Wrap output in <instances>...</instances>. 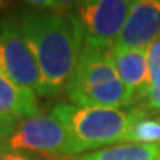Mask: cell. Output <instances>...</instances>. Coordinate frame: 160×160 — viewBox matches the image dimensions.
I'll return each mask as SVG.
<instances>
[{"instance_id":"2e32d148","label":"cell","mask_w":160,"mask_h":160,"mask_svg":"<svg viewBox=\"0 0 160 160\" xmlns=\"http://www.w3.org/2000/svg\"><path fill=\"white\" fill-rule=\"evenodd\" d=\"M0 5H2V2H0Z\"/></svg>"},{"instance_id":"8992f818","label":"cell","mask_w":160,"mask_h":160,"mask_svg":"<svg viewBox=\"0 0 160 160\" xmlns=\"http://www.w3.org/2000/svg\"><path fill=\"white\" fill-rule=\"evenodd\" d=\"M117 79L119 76L108 51H98L89 46H82L79 61L65 92L73 104L85 93L97 91Z\"/></svg>"},{"instance_id":"4fadbf2b","label":"cell","mask_w":160,"mask_h":160,"mask_svg":"<svg viewBox=\"0 0 160 160\" xmlns=\"http://www.w3.org/2000/svg\"><path fill=\"white\" fill-rule=\"evenodd\" d=\"M0 160H46L43 156L28 153V151H19V150L0 148Z\"/></svg>"},{"instance_id":"9c48e42d","label":"cell","mask_w":160,"mask_h":160,"mask_svg":"<svg viewBox=\"0 0 160 160\" xmlns=\"http://www.w3.org/2000/svg\"><path fill=\"white\" fill-rule=\"evenodd\" d=\"M36 114H39L37 95L17 85L0 70V119L19 123Z\"/></svg>"},{"instance_id":"5b68a950","label":"cell","mask_w":160,"mask_h":160,"mask_svg":"<svg viewBox=\"0 0 160 160\" xmlns=\"http://www.w3.org/2000/svg\"><path fill=\"white\" fill-rule=\"evenodd\" d=\"M0 70L21 88L40 95L42 76L39 65L19 30L17 17L0 19Z\"/></svg>"},{"instance_id":"ba28073f","label":"cell","mask_w":160,"mask_h":160,"mask_svg":"<svg viewBox=\"0 0 160 160\" xmlns=\"http://www.w3.org/2000/svg\"><path fill=\"white\" fill-rule=\"evenodd\" d=\"M108 53L119 79L132 92L135 102L139 99H147L153 86L147 61V51L113 48Z\"/></svg>"},{"instance_id":"7a4b0ae2","label":"cell","mask_w":160,"mask_h":160,"mask_svg":"<svg viewBox=\"0 0 160 160\" xmlns=\"http://www.w3.org/2000/svg\"><path fill=\"white\" fill-rule=\"evenodd\" d=\"M51 114L68 133L71 157L122 144L131 122V111L67 102L55 105Z\"/></svg>"},{"instance_id":"5bb4252c","label":"cell","mask_w":160,"mask_h":160,"mask_svg":"<svg viewBox=\"0 0 160 160\" xmlns=\"http://www.w3.org/2000/svg\"><path fill=\"white\" fill-rule=\"evenodd\" d=\"M15 125H17V123H11V122H6V120L0 119V147L8 141V138L11 137Z\"/></svg>"},{"instance_id":"9a60e30c","label":"cell","mask_w":160,"mask_h":160,"mask_svg":"<svg viewBox=\"0 0 160 160\" xmlns=\"http://www.w3.org/2000/svg\"><path fill=\"white\" fill-rule=\"evenodd\" d=\"M145 104L151 108L160 111V89H151L147 99H145Z\"/></svg>"},{"instance_id":"8fae6325","label":"cell","mask_w":160,"mask_h":160,"mask_svg":"<svg viewBox=\"0 0 160 160\" xmlns=\"http://www.w3.org/2000/svg\"><path fill=\"white\" fill-rule=\"evenodd\" d=\"M71 160H160V147L141 144H117L113 147L76 156Z\"/></svg>"},{"instance_id":"3957f363","label":"cell","mask_w":160,"mask_h":160,"mask_svg":"<svg viewBox=\"0 0 160 160\" xmlns=\"http://www.w3.org/2000/svg\"><path fill=\"white\" fill-rule=\"evenodd\" d=\"M131 3L128 0H88L73 3L70 12L77 24L82 45L98 51H111L128 19Z\"/></svg>"},{"instance_id":"7c38bea8","label":"cell","mask_w":160,"mask_h":160,"mask_svg":"<svg viewBox=\"0 0 160 160\" xmlns=\"http://www.w3.org/2000/svg\"><path fill=\"white\" fill-rule=\"evenodd\" d=\"M147 61L153 82L151 89H160V39L147 49Z\"/></svg>"},{"instance_id":"277c9868","label":"cell","mask_w":160,"mask_h":160,"mask_svg":"<svg viewBox=\"0 0 160 160\" xmlns=\"http://www.w3.org/2000/svg\"><path fill=\"white\" fill-rule=\"evenodd\" d=\"M0 148L52 157H71V142L65 128L52 114L42 113L17 123L11 137Z\"/></svg>"},{"instance_id":"52a82bcc","label":"cell","mask_w":160,"mask_h":160,"mask_svg":"<svg viewBox=\"0 0 160 160\" xmlns=\"http://www.w3.org/2000/svg\"><path fill=\"white\" fill-rule=\"evenodd\" d=\"M160 39V0H137L131 3L129 15L114 48L147 51Z\"/></svg>"},{"instance_id":"6da1fadb","label":"cell","mask_w":160,"mask_h":160,"mask_svg":"<svg viewBox=\"0 0 160 160\" xmlns=\"http://www.w3.org/2000/svg\"><path fill=\"white\" fill-rule=\"evenodd\" d=\"M70 9L25 6L17 17L19 30L39 65L40 97L52 98L65 91L79 61L83 45Z\"/></svg>"},{"instance_id":"30bf717a","label":"cell","mask_w":160,"mask_h":160,"mask_svg":"<svg viewBox=\"0 0 160 160\" xmlns=\"http://www.w3.org/2000/svg\"><path fill=\"white\" fill-rule=\"evenodd\" d=\"M122 144H141L160 147V111L148 107L131 110V122Z\"/></svg>"}]
</instances>
